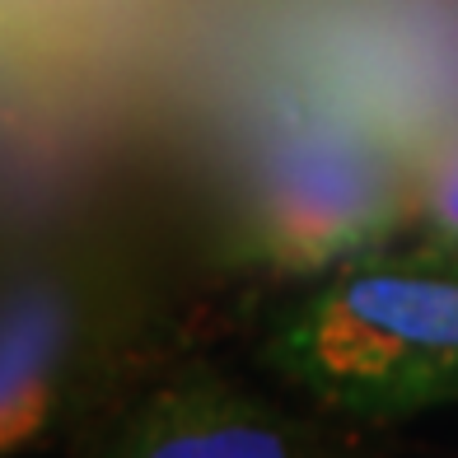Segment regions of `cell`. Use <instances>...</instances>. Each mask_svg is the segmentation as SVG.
Returning a JSON list of instances; mask_svg holds the SVG:
<instances>
[{
    "label": "cell",
    "mask_w": 458,
    "mask_h": 458,
    "mask_svg": "<svg viewBox=\"0 0 458 458\" xmlns=\"http://www.w3.org/2000/svg\"><path fill=\"white\" fill-rule=\"evenodd\" d=\"M262 365L342 426L458 403V248L393 239L304 281L262 332Z\"/></svg>",
    "instance_id": "cell-1"
},
{
    "label": "cell",
    "mask_w": 458,
    "mask_h": 458,
    "mask_svg": "<svg viewBox=\"0 0 458 458\" xmlns=\"http://www.w3.org/2000/svg\"><path fill=\"white\" fill-rule=\"evenodd\" d=\"M150 300L108 248L75 243L0 276V458L103 411L140 356Z\"/></svg>",
    "instance_id": "cell-2"
},
{
    "label": "cell",
    "mask_w": 458,
    "mask_h": 458,
    "mask_svg": "<svg viewBox=\"0 0 458 458\" xmlns=\"http://www.w3.org/2000/svg\"><path fill=\"white\" fill-rule=\"evenodd\" d=\"M411 229V174L346 122L276 131L243 169L225 216L229 267L314 281Z\"/></svg>",
    "instance_id": "cell-3"
},
{
    "label": "cell",
    "mask_w": 458,
    "mask_h": 458,
    "mask_svg": "<svg viewBox=\"0 0 458 458\" xmlns=\"http://www.w3.org/2000/svg\"><path fill=\"white\" fill-rule=\"evenodd\" d=\"M332 416H304L211 360H182L122 403L94 458H360Z\"/></svg>",
    "instance_id": "cell-4"
},
{
    "label": "cell",
    "mask_w": 458,
    "mask_h": 458,
    "mask_svg": "<svg viewBox=\"0 0 458 458\" xmlns=\"http://www.w3.org/2000/svg\"><path fill=\"white\" fill-rule=\"evenodd\" d=\"M411 229L416 239L458 248V127L411 169Z\"/></svg>",
    "instance_id": "cell-5"
}]
</instances>
